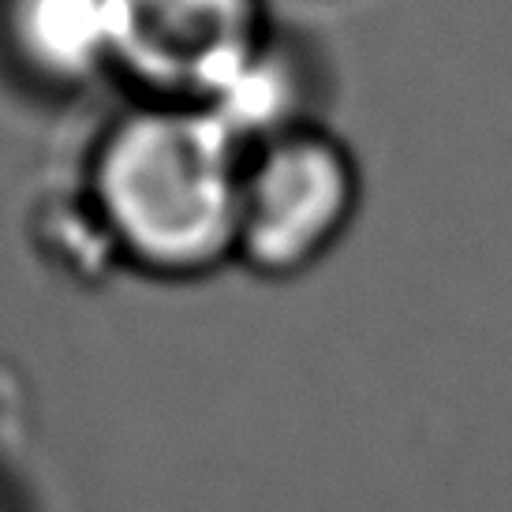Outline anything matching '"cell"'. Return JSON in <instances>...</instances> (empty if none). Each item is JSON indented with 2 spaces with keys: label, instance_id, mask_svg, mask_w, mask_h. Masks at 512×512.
Segmentation results:
<instances>
[{
  "label": "cell",
  "instance_id": "obj_1",
  "mask_svg": "<svg viewBox=\"0 0 512 512\" xmlns=\"http://www.w3.org/2000/svg\"><path fill=\"white\" fill-rule=\"evenodd\" d=\"M247 146L202 105L150 101L116 120L90 172V210L128 266L191 281L236 262Z\"/></svg>",
  "mask_w": 512,
  "mask_h": 512
},
{
  "label": "cell",
  "instance_id": "obj_2",
  "mask_svg": "<svg viewBox=\"0 0 512 512\" xmlns=\"http://www.w3.org/2000/svg\"><path fill=\"white\" fill-rule=\"evenodd\" d=\"M363 210V169L322 124L262 139L243 157L236 262L258 277H299L326 262Z\"/></svg>",
  "mask_w": 512,
  "mask_h": 512
},
{
  "label": "cell",
  "instance_id": "obj_3",
  "mask_svg": "<svg viewBox=\"0 0 512 512\" xmlns=\"http://www.w3.org/2000/svg\"><path fill=\"white\" fill-rule=\"evenodd\" d=\"M270 38L262 0H116V72L202 105Z\"/></svg>",
  "mask_w": 512,
  "mask_h": 512
},
{
  "label": "cell",
  "instance_id": "obj_4",
  "mask_svg": "<svg viewBox=\"0 0 512 512\" xmlns=\"http://www.w3.org/2000/svg\"><path fill=\"white\" fill-rule=\"evenodd\" d=\"M4 27L15 57L53 86L116 72V0H8Z\"/></svg>",
  "mask_w": 512,
  "mask_h": 512
},
{
  "label": "cell",
  "instance_id": "obj_5",
  "mask_svg": "<svg viewBox=\"0 0 512 512\" xmlns=\"http://www.w3.org/2000/svg\"><path fill=\"white\" fill-rule=\"evenodd\" d=\"M0 512H15V505L8 498H4V494H0Z\"/></svg>",
  "mask_w": 512,
  "mask_h": 512
}]
</instances>
